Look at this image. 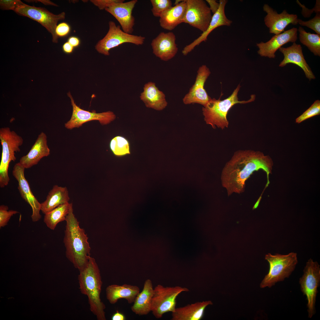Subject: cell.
Returning <instances> with one entry per match:
<instances>
[{"instance_id":"cell-1","label":"cell","mask_w":320,"mask_h":320,"mask_svg":"<svg viewBox=\"0 0 320 320\" xmlns=\"http://www.w3.org/2000/svg\"><path fill=\"white\" fill-rule=\"evenodd\" d=\"M273 163L271 158L263 152L252 150L236 151L226 164L221 177L223 187L228 196L235 193L244 191L245 182L255 171L262 169L266 173L267 182L270 183L269 175L272 173Z\"/></svg>"},{"instance_id":"cell-2","label":"cell","mask_w":320,"mask_h":320,"mask_svg":"<svg viewBox=\"0 0 320 320\" xmlns=\"http://www.w3.org/2000/svg\"><path fill=\"white\" fill-rule=\"evenodd\" d=\"M65 221L63 243L66 256L79 271L87 265L90 257L91 248L87 235L84 229L80 227L79 222L73 213L71 203Z\"/></svg>"},{"instance_id":"cell-3","label":"cell","mask_w":320,"mask_h":320,"mask_svg":"<svg viewBox=\"0 0 320 320\" xmlns=\"http://www.w3.org/2000/svg\"><path fill=\"white\" fill-rule=\"evenodd\" d=\"M79 271V288L81 293L87 297L91 312L98 320H106L105 306L100 298L103 283L95 259L90 257L86 266Z\"/></svg>"},{"instance_id":"cell-4","label":"cell","mask_w":320,"mask_h":320,"mask_svg":"<svg viewBox=\"0 0 320 320\" xmlns=\"http://www.w3.org/2000/svg\"><path fill=\"white\" fill-rule=\"evenodd\" d=\"M240 87L239 85L232 94L224 100L211 99L207 104L202 108V113L207 124L213 129L217 127L223 129L228 128L229 123L227 116L231 108L236 104L247 103L255 100V95H252L248 100L239 101L237 95Z\"/></svg>"},{"instance_id":"cell-5","label":"cell","mask_w":320,"mask_h":320,"mask_svg":"<svg viewBox=\"0 0 320 320\" xmlns=\"http://www.w3.org/2000/svg\"><path fill=\"white\" fill-rule=\"evenodd\" d=\"M265 259L269 263V270L260 284L261 288H270L277 282L288 278L298 262L297 253L294 252L285 255L268 253Z\"/></svg>"},{"instance_id":"cell-6","label":"cell","mask_w":320,"mask_h":320,"mask_svg":"<svg viewBox=\"0 0 320 320\" xmlns=\"http://www.w3.org/2000/svg\"><path fill=\"white\" fill-rule=\"evenodd\" d=\"M0 140L2 147L0 164V187H4L9 181L8 170L10 163L16 160L15 152L20 151L23 143L22 137L9 127L0 129Z\"/></svg>"},{"instance_id":"cell-7","label":"cell","mask_w":320,"mask_h":320,"mask_svg":"<svg viewBox=\"0 0 320 320\" xmlns=\"http://www.w3.org/2000/svg\"><path fill=\"white\" fill-rule=\"evenodd\" d=\"M185 287L177 286L164 287L158 284L154 288L151 311L157 319H160L166 313L173 312L176 308V298L181 292H188Z\"/></svg>"},{"instance_id":"cell-8","label":"cell","mask_w":320,"mask_h":320,"mask_svg":"<svg viewBox=\"0 0 320 320\" xmlns=\"http://www.w3.org/2000/svg\"><path fill=\"white\" fill-rule=\"evenodd\" d=\"M320 281V265L317 262L310 259L307 262L303 274L299 280L301 291L306 297L309 318H311L316 312V297Z\"/></svg>"},{"instance_id":"cell-9","label":"cell","mask_w":320,"mask_h":320,"mask_svg":"<svg viewBox=\"0 0 320 320\" xmlns=\"http://www.w3.org/2000/svg\"><path fill=\"white\" fill-rule=\"evenodd\" d=\"M108 24L109 28L107 33L95 46V49L99 53L109 56L111 49L124 43H131L137 45L144 43L145 37L126 33L121 29L119 25H116L113 21H110Z\"/></svg>"},{"instance_id":"cell-10","label":"cell","mask_w":320,"mask_h":320,"mask_svg":"<svg viewBox=\"0 0 320 320\" xmlns=\"http://www.w3.org/2000/svg\"><path fill=\"white\" fill-rule=\"evenodd\" d=\"M14 11L20 15L28 17L41 24L51 34L52 41L58 42V37L56 34L55 29L58 21L65 19V12L55 15L44 8L31 6L24 3Z\"/></svg>"},{"instance_id":"cell-11","label":"cell","mask_w":320,"mask_h":320,"mask_svg":"<svg viewBox=\"0 0 320 320\" xmlns=\"http://www.w3.org/2000/svg\"><path fill=\"white\" fill-rule=\"evenodd\" d=\"M183 23H188L202 33L207 28L212 15L209 7L203 0H185Z\"/></svg>"},{"instance_id":"cell-12","label":"cell","mask_w":320,"mask_h":320,"mask_svg":"<svg viewBox=\"0 0 320 320\" xmlns=\"http://www.w3.org/2000/svg\"><path fill=\"white\" fill-rule=\"evenodd\" d=\"M67 95L71 99L73 108L71 118L65 124V127L68 129L78 128L83 124L93 120H98L102 125L107 124L113 121L116 118L114 113L110 111L96 113L82 109L76 105L70 92Z\"/></svg>"},{"instance_id":"cell-13","label":"cell","mask_w":320,"mask_h":320,"mask_svg":"<svg viewBox=\"0 0 320 320\" xmlns=\"http://www.w3.org/2000/svg\"><path fill=\"white\" fill-rule=\"evenodd\" d=\"M25 168L18 162L13 167L12 174L18 183V189L22 198L31 206L32 211V221L36 222L41 218L40 214L41 203L31 191L29 184L24 175Z\"/></svg>"},{"instance_id":"cell-14","label":"cell","mask_w":320,"mask_h":320,"mask_svg":"<svg viewBox=\"0 0 320 320\" xmlns=\"http://www.w3.org/2000/svg\"><path fill=\"white\" fill-rule=\"evenodd\" d=\"M211 73L205 65L200 66L197 71L194 84L183 99L185 104L197 103L205 106L211 99L204 88L205 83Z\"/></svg>"},{"instance_id":"cell-15","label":"cell","mask_w":320,"mask_h":320,"mask_svg":"<svg viewBox=\"0 0 320 320\" xmlns=\"http://www.w3.org/2000/svg\"><path fill=\"white\" fill-rule=\"evenodd\" d=\"M263 11L267 15L264 18L265 23L269 28V33L278 34L284 31V29L289 24L296 25L298 23L296 15L289 14L285 10L280 14L267 4L263 6Z\"/></svg>"},{"instance_id":"cell-16","label":"cell","mask_w":320,"mask_h":320,"mask_svg":"<svg viewBox=\"0 0 320 320\" xmlns=\"http://www.w3.org/2000/svg\"><path fill=\"white\" fill-rule=\"evenodd\" d=\"M137 1L132 0L126 2L115 3L105 9L117 20L122 30L129 34H132L134 31L135 18L132 13Z\"/></svg>"},{"instance_id":"cell-17","label":"cell","mask_w":320,"mask_h":320,"mask_svg":"<svg viewBox=\"0 0 320 320\" xmlns=\"http://www.w3.org/2000/svg\"><path fill=\"white\" fill-rule=\"evenodd\" d=\"M297 28H293L283 33L275 35L266 42L257 43V53L262 57L274 58L275 53L283 45L289 42H295L297 39Z\"/></svg>"},{"instance_id":"cell-18","label":"cell","mask_w":320,"mask_h":320,"mask_svg":"<svg viewBox=\"0 0 320 320\" xmlns=\"http://www.w3.org/2000/svg\"><path fill=\"white\" fill-rule=\"evenodd\" d=\"M175 41V36L173 32H161L151 41L153 54L163 61L170 60L178 52Z\"/></svg>"},{"instance_id":"cell-19","label":"cell","mask_w":320,"mask_h":320,"mask_svg":"<svg viewBox=\"0 0 320 320\" xmlns=\"http://www.w3.org/2000/svg\"><path fill=\"white\" fill-rule=\"evenodd\" d=\"M228 2L226 0H220L219 7L217 12L212 15L209 25L204 32L191 43L186 45L183 48L182 53L184 55H187L194 48L203 41H206L209 34L215 29L222 26H230L232 22L226 17L225 12V5Z\"/></svg>"},{"instance_id":"cell-20","label":"cell","mask_w":320,"mask_h":320,"mask_svg":"<svg viewBox=\"0 0 320 320\" xmlns=\"http://www.w3.org/2000/svg\"><path fill=\"white\" fill-rule=\"evenodd\" d=\"M46 134L41 132L28 153L20 159L19 163L25 169H28L38 164L41 159L50 154Z\"/></svg>"},{"instance_id":"cell-21","label":"cell","mask_w":320,"mask_h":320,"mask_svg":"<svg viewBox=\"0 0 320 320\" xmlns=\"http://www.w3.org/2000/svg\"><path fill=\"white\" fill-rule=\"evenodd\" d=\"M279 51L282 53L284 57L279 66L283 67L289 63L295 64L304 71L307 78L310 80L315 77L311 69L305 60L300 45L293 43L292 45L287 48L281 47Z\"/></svg>"},{"instance_id":"cell-22","label":"cell","mask_w":320,"mask_h":320,"mask_svg":"<svg viewBox=\"0 0 320 320\" xmlns=\"http://www.w3.org/2000/svg\"><path fill=\"white\" fill-rule=\"evenodd\" d=\"M165 97L164 94L152 82H149L144 85L143 91L140 96L146 107L157 111L162 110L167 106Z\"/></svg>"},{"instance_id":"cell-23","label":"cell","mask_w":320,"mask_h":320,"mask_svg":"<svg viewBox=\"0 0 320 320\" xmlns=\"http://www.w3.org/2000/svg\"><path fill=\"white\" fill-rule=\"evenodd\" d=\"M140 291V288L136 285L125 284L122 285L111 284L106 288V298L112 304L116 303L120 299H125L129 303L131 304L134 303Z\"/></svg>"},{"instance_id":"cell-24","label":"cell","mask_w":320,"mask_h":320,"mask_svg":"<svg viewBox=\"0 0 320 320\" xmlns=\"http://www.w3.org/2000/svg\"><path fill=\"white\" fill-rule=\"evenodd\" d=\"M211 300L196 302L176 308L172 312V320H200L203 317L205 309L212 305Z\"/></svg>"},{"instance_id":"cell-25","label":"cell","mask_w":320,"mask_h":320,"mask_svg":"<svg viewBox=\"0 0 320 320\" xmlns=\"http://www.w3.org/2000/svg\"><path fill=\"white\" fill-rule=\"evenodd\" d=\"M154 294V288L152 281L146 280L143 290L137 295L131 307L132 312L136 315H145L151 311V305Z\"/></svg>"},{"instance_id":"cell-26","label":"cell","mask_w":320,"mask_h":320,"mask_svg":"<svg viewBox=\"0 0 320 320\" xmlns=\"http://www.w3.org/2000/svg\"><path fill=\"white\" fill-rule=\"evenodd\" d=\"M186 6L185 0H182L165 12L160 17V26L164 29L171 31L183 23Z\"/></svg>"},{"instance_id":"cell-27","label":"cell","mask_w":320,"mask_h":320,"mask_svg":"<svg viewBox=\"0 0 320 320\" xmlns=\"http://www.w3.org/2000/svg\"><path fill=\"white\" fill-rule=\"evenodd\" d=\"M69 199L67 188L55 185L46 200L41 203V211L44 215L60 205L68 203Z\"/></svg>"},{"instance_id":"cell-28","label":"cell","mask_w":320,"mask_h":320,"mask_svg":"<svg viewBox=\"0 0 320 320\" xmlns=\"http://www.w3.org/2000/svg\"><path fill=\"white\" fill-rule=\"evenodd\" d=\"M70 206L69 203L60 205L44 214L43 221L47 227L54 230L58 223L65 220Z\"/></svg>"},{"instance_id":"cell-29","label":"cell","mask_w":320,"mask_h":320,"mask_svg":"<svg viewBox=\"0 0 320 320\" xmlns=\"http://www.w3.org/2000/svg\"><path fill=\"white\" fill-rule=\"evenodd\" d=\"M298 31L301 43L306 46L315 55L320 56V35L307 32L301 27H299Z\"/></svg>"},{"instance_id":"cell-30","label":"cell","mask_w":320,"mask_h":320,"mask_svg":"<svg viewBox=\"0 0 320 320\" xmlns=\"http://www.w3.org/2000/svg\"><path fill=\"white\" fill-rule=\"evenodd\" d=\"M110 148L114 155L122 156L130 154V144L128 140L124 137L116 136L111 141Z\"/></svg>"},{"instance_id":"cell-31","label":"cell","mask_w":320,"mask_h":320,"mask_svg":"<svg viewBox=\"0 0 320 320\" xmlns=\"http://www.w3.org/2000/svg\"><path fill=\"white\" fill-rule=\"evenodd\" d=\"M152 6L151 12L153 15L159 17L166 11L172 7L170 0H151Z\"/></svg>"},{"instance_id":"cell-32","label":"cell","mask_w":320,"mask_h":320,"mask_svg":"<svg viewBox=\"0 0 320 320\" xmlns=\"http://www.w3.org/2000/svg\"><path fill=\"white\" fill-rule=\"evenodd\" d=\"M320 114V101H315L311 105L295 120L296 123L299 124L314 116Z\"/></svg>"},{"instance_id":"cell-33","label":"cell","mask_w":320,"mask_h":320,"mask_svg":"<svg viewBox=\"0 0 320 320\" xmlns=\"http://www.w3.org/2000/svg\"><path fill=\"white\" fill-rule=\"evenodd\" d=\"M9 207L6 205H1L0 206V228L7 225L9 220L14 215L19 213L16 210H8Z\"/></svg>"},{"instance_id":"cell-34","label":"cell","mask_w":320,"mask_h":320,"mask_svg":"<svg viewBox=\"0 0 320 320\" xmlns=\"http://www.w3.org/2000/svg\"><path fill=\"white\" fill-rule=\"evenodd\" d=\"M298 23L302 26H306L314 31L317 34L320 35V13H316L312 19L307 21H303L298 19Z\"/></svg>"},{"instance_id":"cell-35","label":"cell","mask_w":320,"mask_h":320,"mask_svg":"<svg viewBox=\"0 0 320 320\" xmlns=\"http://www.w3.org/2000/svg\"><path fill=\"white\" fill-rule=\"evenodd\" d=\"M24 3L20 0H1L0 1L1 9L4 10L15 11Z\"/></svg>"},{"instance_id":"cell-36","label":"cell","mask_w":320,"mask_h":320,"mask_svg":"<svg viewBox=\"0 0 320 320\" xmlns=\"http://www.w3.org/2000/svg\"><path fill=\"white\" fill-rule=\"evenodd\" d=\"M297 3L302 8L301 14L305 17H310L312 13L314 12L317 13L320 12V1L316 0V3L314 7L312 9H309L306 8L304 5H302L298 0L296 1Z\"/></svg>"},{"instance_id":"cell-37","label":"cell","mask_w":320,"mask_h":320,"mask_svg":"<svg viewBox=\"0 0 320 320\" xmlns=\"http://www.w3.org/2000/svg\"><path fill=\"white\" fill-rule=\"evenodd\" d=\"M90 1L100 10L105 9L112 4L117 3L124 2V0H92Z\"/></svg>"},{"instance_id":"cell-38","label":"cell","mask_w":320,"mask_h":320,"mask_svg":"<svg viewBox=\"0 0 320 320\" xmlns=\"http://www.w3.org/2000/svg\"><path fill=\"white\" fill-rule=\"evenodd\" d=\"M71 31V27L67 23L62 22L57 25L55 33L59 37H63L67 35Z\"/></svg>"},{"instance_id":"cell-39","label":"cell","mask_w":320,"mask_h":320,"mask_svg":"<svg viewBox=\"0 0 320 320\" xmlns=\"http://www.w3.org/2000/svg\"><path fill=\"white\" fill-rule=\"evenodd\" d=\"M206 1L209 5V8L212 13H216L219 9L220 4L215 0H206Z\"/></svg>"},{"instance_id":"cell-40","label":"cell","mask_w":320,"mask_h":320,"mask_svg":"<svg viewBox=\"0 0 320 320\" xmlns=\"http://www.w3.org/2000/svg\"><path fill=\"white\" fill-rule=\"evenodd\" d=\"M68 42L73 47H78L80 44V40L77 37L71 36L69 38L68 40Z\"/></svg>"},{"instance_id":"cell-41","label":"cell","mask_w":320,"mask_h":320,"mask_svg":"<svg viewBox=\"0 0 320 320\" xmlns=\"http://www.w3.org/2000/svg\"><path fill=\"white\" fill-rule=\"evenodd\" d=\"M126 319V317L124 314L118 310H117L111 317L112 320H125Z\"/></svg>"},{"instance_id":"cell-42","label":"cell","mask_w":320,"mask_h":320,"mask_svg":"<svg viewBox=\"0 0 320 320\" xmlns=\"http://www.w3.org/2000/svg\"><path fill=\"white\" fill-rule=\"evenodd\" d=\"M74 48V47L68 41L64 43L62 47L63 51L66 54H70L72 53Z\"/></svg>"}]
</instances>
